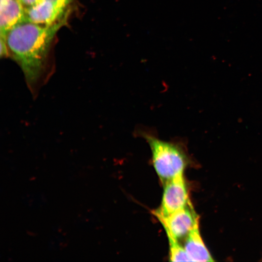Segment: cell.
<instances>
[{
    "mask_svg": "<svg viewBox=\"0 0 262 262\" xmlns=\"http://www.w3.org/2000/svg\"><path fill=\"white\" fill-rule=\"evenodd\" d=\"M67 14L49 26L24 21L6 35L9 55L20 66L33 93L44 81L43 77L51 43L57 31L65 24Z\"/></svg>",
    "mask_w": 262,
    "mask_h": 262,
    "instance_id": "obj_1",
    "label": "cell"
},
{
    "mask_svg": "<svg viewBox=\"0 0 262 262\" xmlns=\"http://www.w3.org/2000/svg\"><path fill=\"white\" fill-rule=\"evenodd\" d=\"M139 134L148 143L153 166L164 183L183 173L188 158L182 141L162 140L147 131Z\"/></svg>",
    "mask_w": 262,
    "mask_h": 262,
    "instance_id": "obj_2",
    "label": "cell"
},
{
    "mask_svg": "<svg viewBox=\"0 0 262 262\" xmlns=\"http://www.w3.org/2000/svg\"><path fill=\"white\" fill-rule=\"evenodd\" d=\"M190 202L182 173L164 183L162 203L154 214L156 217L166 216L185 207Z\"/></svg>",
    "mask_w": 262,
    "mask_h": 262,
    "instance_id": "obj_3",
    "label": "cell"
},
{
    "mask_svg": "<svg viewBox=\"0 0 262 262\" xmlns=\"http://www.w3.org/2000/svg\"><path fill=\"white\" fill-rule=\"evenodd\" d=\"M163 226L166 234L179 240L188 235L198 226V216L191 202L185 207L166 216L156 217Z\"/></svg>",
    "mask_w": 262,
    "mask_h": 262,
    "instance_id": "obj_4",
    "label": "cell"
},
{
    "mask_svg": "<svg viewBox=\"0 0 262 262\" xmlns=\"http://www.w3.org/2000/svg\"><path fill=\"white\" fill-rule=\"evenodd\" d=\"M65 10V8L54 2L43 0L33 6L25 8V21L41 25H51L66 14Z\"/></svg>",
    "mask_w": 262,
    "mask_h": 262,
    "instance_id": "obj_5",
    "label": "cell"
},
{
    "mask_svg": "<svg viewBox=\"0 0 262 262\" xmlns=\"http://www.w3.org/2000/svg\"><path fill=\"white\" fill-rule=\"evenodd\" d=\"M25 21V8L18 0H0V37L6 38L8 32Z\"/></svg>",
    "mask_w": 262,
    "mask_h": 262,
    "instance_id": "obj_6",
    "label": "cell"
},
{
    "mask_svg": "<svg viewBox=\"0 0 262 262\" xmlns=\"http://www.w3.org/2000/svg\"><path fill=\"white\" fill-rule=\"evenodd\" d=\"M198 226L186 236L184 248L191 262H213V260L201 237Z\"/></svg>",
    "mask_w": 262,
    "mask_h": 262,
    "instance_id": "obj_7",
    "label": "cell"
},
{
    "mask_svg": "<svg viewBox=\"0 0 262 262\" xmlns=\"http://www.w3.org/2000/svg\"><path fill=\"white\" fill-rule=\"evenodd\" d=\"M166 235L169 245L170 261H191L186 253L184 247L182 246L179 243V240L169 234Z\"/></svg>",
    "mask_w": 262,
    "mask_h": 262,
    "instance_id": "obj_8",
    "label": "cell"
},
{
    "mask_svg": "<svg viewBox=\"0 0 262 262\" xmlns=\"http://www.w3.org/2000/svg\"><path fill=\"white\" fill-rule=\"evenodd\" d=\"M0 55L1 57H6L9 55L8 49L6 42V38L0 37Z\"/></svg>",
    "mask_w": 262,
    "mask_h": 262,
    "instance_id": "obj_9",
    "label": "cell"
},
{
    "mask_svg": "<svg viewBox=\"0 0 262 262\" xmlns=\"http://www.w3.org/2000/svg\"><path fill=\"white\" fill-rule=\"evenodd\" d=\"M24 8H29L33 6L43 0H18Z\"/></svg>",
    "mask_w": 262,
    "mask_h": 262,
    "instance_id": "obj_10",
    "label": "cell"
},
{
    "mask_svg": "<svg viewBox=\"0 0 262 262\" xmlns=\"http://www.w3.org/2000/svg\"><path fill=\"white\" fill-rule=\"evenodd\" d=\"M54 2L60 6L66 8V6L67 5L69 0H48Z\"/></svg>",
    "mask_w": 262,
    "mask_h": 262,
    "instance_id": "obj_11",
    "label": "cell"
}]
</instances>
